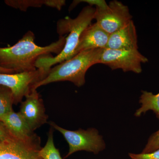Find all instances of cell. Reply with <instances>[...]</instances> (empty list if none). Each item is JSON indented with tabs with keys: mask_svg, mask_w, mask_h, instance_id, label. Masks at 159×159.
Instances as JSON below:
<instances>
[{
	"mask_svg": "<svg viewBox=\"0 0 159 159\" xmlns=\"http://www.w3.org/2000/svg\"><path fill=\"white\" fill-rule=\"evenodd\" d=\"M66 36H59L57 41L45 47L35 43V35L31 31L26 32L14 45L0 48V66L12 70L15 73L36 70L35 63L39 58L58 55L66 43Z\"/></svg>",
	"mask_w": 159,
	"mask_h": 159,
	"instance_id": "obj_1",
	"label": "cell"
},
{
	"mask_svg": "<svg viewBox=\"0 0 159 159\" xmlns=\"http://www.w3.org/2000/svg\"><path fill=\"white\" fill-rule=\"evenodd\" d=\"M95 10L93 6H87L75 18L66 17L59 20L57 23V34L59 36L67 35L64 47L61 52L55 57L50 55L39 58L35 63L36 68H44L49 70L52 66L74 57L80 35L94 19Z\"/></svg>",
	"mask_w": 159,
	"mask_h": 159,
	"instance_id": "obj_2",
	"label": "cell"
},
{
	"mask_svg": "<svg viewBox=\"0 0 159 159\" xmlns=\"http://www.w3.org/2000/svg\"><path fill=\"white\" fill-rule=\"evenodd\" d=\"M103 49H93L79 52L71 59L51 68L44 79L33 86L37 89L42 86L59 81H70L78 87L85 83V74L90 67L99 63Z\"/></svg>",
	"mask_w": 159,
	"mask_h": 159,
	"instance_id": "obj_3",
	"label": "cell"
},
{
	"mask_svg": "<svg viewBox=\"0 0 159 159\" xmlns=\"http://www.w3.org/2000/svg\"><path fill=\"white\" fill-rule=\"evenodd\" d=\"M82 2L96 6L94 19L104 31L110 34L123 28L131 20L132 16L128 7L118 1L111 2L108 5L102 0H87Z\"/></svg>",
	"mask_w": 159,
	"mask_h": 159,
	"instance_id": "obj_4",
	"label": "cell"
},
{
	"mask_svg": "<svg viewBox=\"0 0 159 159\" xmlns=\"http://www.w3.org/2000/svg\"><path fill=\"white\" fill-rule=\"evenodd\" d=\"M49 124L54 129L62 134L69 144V152L65 158L80 151H85L97 154L105 148L102 137L96 129L89 128L87 130L80 129L72 131L63 128L54 122H50Z\"/></svg>",
	"mask_w": 159,
	"mask_h": 159,
	"instance_id": "obj_5",
	"label": "cell"
},
{
	"mask_svg": "<svg viewBox=\"0 0 159 159\" xmlns=\"http://www.w3.org/2000/svg\"><path fill=\"white\" fill-rule=\"evenodd\" d=\"M50 70L39 68L31 72L0 74V86L11 90L14 98V104L16 105L21 102L23 98L30 93L34 84L48 76Z\"/></svg>",
	"mask_w": 159,
	"mask_h": 159,
	"instance_id": "obj_6",
	"label": "cell"
},
{
	"mask_svg": "<svg viewBox=\"0 0 159 159\" xmlns=\"http://www.w3.org/2000/svg\"><path fill=\"white\" fill-rule=\"evenodd\" d=\"M147 57L138 50L103 49L99 63L108 66L112 70L121 69L124 72L136 74L142 72V64L148 62Z\"/></svg>",
	"mask_w": 159,
	"mask_h": 159,
	"instance_id": "obj_7",
	"label": "cell"
},
{
	"mask_svg": "<svg viewBox=\"0 0 159 159\" xmlns=\"http://www.w3.org/2000/svg\"><path fill=\"white\" fill-rule=\"evenodd\" d=\"M1 122L13 138L29 148L40 150V138L31 129L19 112L14 111L7 114Z\"/></svg>",
	"mask_w": 159,
	"mask_h": 159,
	"instance_id": "obj_8",
	"label": "cell"
},
{
	"mask_svg": "<svg viewBox=\"0 0 159 159\" xmlns=\"http://www.w3.org/2000/svg\"><path fill=\"white\" fill-rule=\"evenodd\" d=\"M21 102L19 113L31 129L35 131L48 121L43 99L36 89H32Z\"/></svg>",
	"mask_w": 159,
	"mask_h": 159,
	"instance_id": "obj_9",
	"label": "cell"
},
{
	"mask_svg": "<svg viewBox=\"0 0 159 159\" xmlns=\"http://www.w3.org/2000/svg\"><path fill=\"white\" fill-rule=\"evenodd\" d=\"M109 36V34L101 29L97 23L91 24L80 35L79 43L74 51V56L86 50L106 48Z\"/></svg>",
	"mask_w": 159,
	"mask_h": 159,
	"instance_id": "obj_10",
	"label": "cell"
},
{
	"mask_svg": "<svg viewBox=\"0 0 159 159\" xmlns=\"http://www.w3.org/2000/svg\"><path fill=\"white\" fill-rule=\"evenodd\" d=\"M136 29L131 20L126 25L109 34L107 48L115 50H138Z\"/></svg>",
	"mask_w": 159,
	"mask_h": 159,
	"instance_id": "obj_11",
	"label": "cell"
},
{
	"mask_svg": "<svg viewBox=\"0 0 159 159\" xmlns=\"http://www.w3.org/2000/svg\"><path fill=\"white\" fill-rule=\"evenodd\" d=\"M39 152L16 139L0 140V159H43Z\"/></svg>",
	"mask_w": 159,
	"mask_h": 159,
	"instance_id": "obj_12",
	"label": "cell"
},
{
	"mask_svg": "<svg viewBox=\"0 0 159 159\" xmlns=\"http://www.w3.org/2000/svg\"><path fill=\"white\" fill-rule=\"evenodd\" d=\"M7 6L26 11L29 7H41L44 6L55 8L61 10L66 4L64 0H6L5 1Z\"/></svg>",
	"mask_w": 159,
	"mask_h": 159,
	"instance_id": "obj_13",
	"label": "cell"
},
{
	"mask_svg": "<svg viewBox=\"0 0 159 159\" xmlns=\"http://www.w3.org/2000/svg\"><path fill=\"white\" fill-rule=\"evenodd\" d=\"M139 102L141 107L136 111L135 116L140 117L149 110L153 111L156 114L159 113V93L155 95L151 92L142 91Z\"/></svg>",
	"mask_w": 159,
	"mask_h": 159,
	"instance_id": "obj_14",
	"label": "cell"
},
{
	"mask_svg": "<svg viewBox=\"0 0 159 159\" xmlns=\"http://www.w3.org/2000/svg\"><path fill=\"white\" fill-rule=\"evenodd\" d=\"M13 94L10 89L0 86V121L7 114L13 111Z\"/></svg>",
	"mask_w": 159,
	"mask_h": 159,
	"instance_id": "obj_15",
	"label": "cell"
},
{
	"mask_svg": "<svg viewBox=\"0 0 159 159\" xmlns=\"http://www.w3.org/2000/svg\"><path fill=\"white\" fill-rule=\"evenodd\" d=\"M54 129L51 127L46 145L39 151V155L43 159H62L59 150L55 147L54 142Z\"/></svg>",
	"mask_w": 159,
	"mask_h": 159,
	"instance_id": "obj_16",
	"label": "cell"
},
{
	"mask_svg": "<svg viewBox=\"0 0 159 159\" xmlns=\"http://www.w3.org/2000/svg\"><path fill=\"white\" fill-rule=\"evenodd\" d=\"M159 119V113L156 114ZM159 148V129L152 134L148 139V142L145 148L142 151V153H148L152 152Z\"/></svg>",
	"mask_w": 159,
	"mask_h": 159,
	"instance_id": "obj_17",
	"label": "cell"
},
{
	"mask_svg": "<svg viewBox=\"0 0 159 159\" xmlns=\"http://www.w3.org/2000/svg\"><path fill=\"white\" fill-rule=\"evenodd\" d=\"M129 156L131 159H159V148L150 153H129Z\"/></svg>",
	"mask_w": 159,
	"mask_h": 159,
	"instance_id": "obj_18",
	"label": "cell"
},
{
	"mask_svg": "<svg viewBox=\"0 0 159 159\" xmlns=\"http://www.w3.org/2000/svg\"><path fill=\"white\" fill-rule=\"evenodd\" d=\"M12 139H16L10 134L9 131L7 130V128L3 124V122L0 121V140L6 141V140H12Z\"/></svg>",
	"mask_w": 159,
	"mask_h": 159,
	"instance_id": "obj_19",
	"label": "cell"
},
{
	"mask_svg": "<svg viewBox=\"0 0 159 159\" xmlns=\"http://www.w3.org/2000/svg\"><path fill=\"white\" fill-rule=\"evenodd\" d=\"M0 74H15V73L11 70L5 69L0 66Z\"/></svg>",
	"mask_w": 159,
	"mask_h": 159,
	"instance_id": "obj_20",
	"label": "cell"
}]
</instances>
